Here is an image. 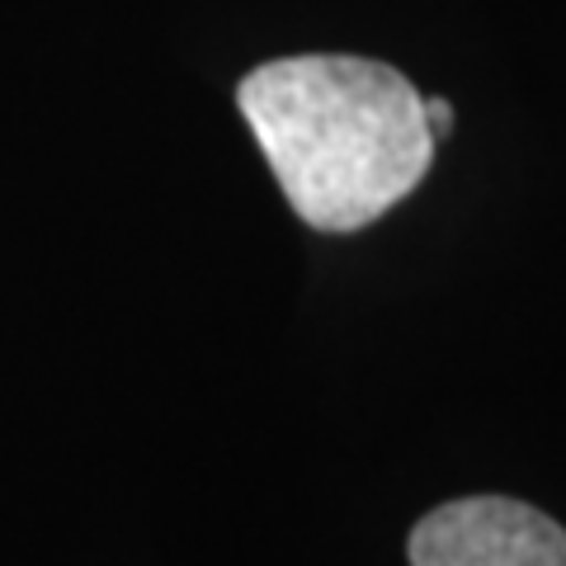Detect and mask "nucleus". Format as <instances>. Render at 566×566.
I'll return each instance as SVG.
<instances>
[{"instance_id": "f257e3e1", "label": "nucleus", "mask_w": 566, "mask_h": 566, "mask_svg": "<svg viewBox=\"0 0 566 566\" xmlns=\"http://www.w3.org/2000/svg\"><path fill=\"white\" fill-rule=\"evenodd\" d=\"M237 104L283 199L316 232H359L434 166L424 99L397 66L307 52L255 66Z\"/></svg>"}, {"instance_id": "f03ea898", "label": "nucleus", "mask_w": 566, "mask_h": 566, "mask_svg": "<svg viewBox=\"0 0 566 566\" xmlns=\"http://www.w3.org/2000/svg\"><path fill=\"white\" fill-rule=\"evenodd\" d=\"M406 557L411 566H566V528L510 495H463L411 528Z\"/></svg>"}, {"instance_id": "7ed1b4c3", "label": "nucleus", "mask_w": 566, "mask_h": 566, "mask_svg": "<svg viewBox=\"0 0 566 566\" xmlns=\"http://www.w3.org/2000/svg\"><path fill=\"white\" fill-rule=\"evenodd\" d=\"M424 123H430V137L439 142V137H449L453 133V104L449 99H424Z\"/></svg>"}]
</instances>
